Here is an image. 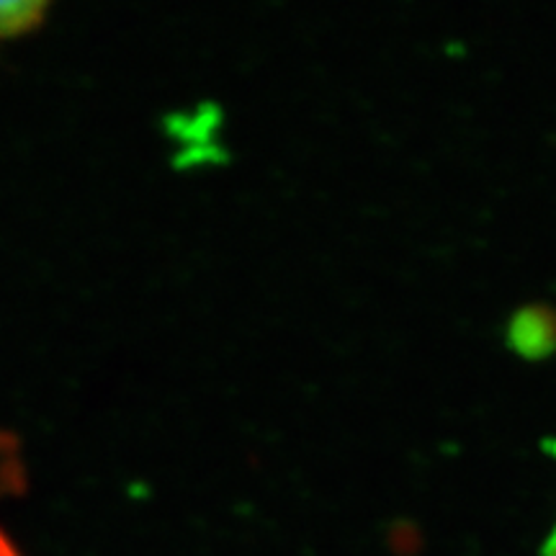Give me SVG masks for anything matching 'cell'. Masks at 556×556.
I'll use <instances>...</instances> for the list:
<instances>
[{"label": "cell", "mask_w": 556, "mask_h": 556, "mask_svg": "<svg viewBox=\"0 0 556 556\" xmlns=\"http://www.w3.org/2000/svg\"><path fill=\"white\" fill-rule=\"evenodd\" d=\"M507 343L526 358H544L556 351V312L548 307H526L507 325Z\"/></svg>", "instance_id": "6da1fadb"}, {"label": "cell", "mask_w": 556, "mask_h": 556, "mask_svg": "<svg viewBox=\"0 0 556 556\" xmlns=\"http://www.w3.org/2000/svg\"><path fill=\"white\" fill-rule=\"evenodd\" d=\"M45 3H0V41L26 34L45 16Z\"/></svg>", "instance_id": "7a4b0ae2"}, {"label": "cell", "mask_w": 556, "mask_h": 556, "mask_svg": "<svg viewBox=\"0 0 556 556\" xmlns=\"http://www.w3.org/2000/svg\"><path fill=\"white\" fill-rule=\"evenodd\" d=\"M21 475L24 471H21L16 443H13V438L0 433V495L3 492H16Z\"/></svg>", "instance_id": "3957f363"}, {"label": "cell", "mask_w": 556, "mask_h": 556, "mask_svg": "<svg viewBox=\"0 0 556 556\" xmlns=\"http://www.w3.org/2000/svg\"><path fill=\"white\" fill-rule=\"evenodd\" d=\"M548 451H552V456H556V441L548 443ZM544 556H556V526L552 531V539H548L546 546H544Z\"/></svg>", "instance_id": "277c9868"}, {"label": "cell", "mask_w": 556, "mask_h": 556, "mask_svg": "<svg viewBox=\"0 0 556 556\" xmlns=\"http://www.w3.org/2000/svg\"><path fill=\"white\" fill-rule=\"evenodd\" d=\"M0 556H18L16 552H13V546L5 541L3 533H0Z\"/></svg>", "instance_id": "5b68a950"}]
</instances>
